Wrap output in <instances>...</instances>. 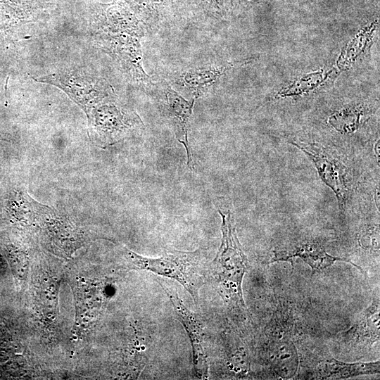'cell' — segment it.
I'll return each instance as SVG.
<instances>
[{
	"label": "cell",
	"instance_id": "obj_8",
	"mask_svg": "<svg viewBox=\"0 0 380 380\" xmlns=\"http://www.w3.org/2000/svg\"><path fill=\"white\" fill-rule=\"evenodd\" d=\"M157 280L169 298L179 320L189 337L196 375L198 379H206L208 373V364L204 341V326L201 318L200 315L186 307L176 289L170 288L159 279Z\"/></svg>",
	"mask_w": 380,
	"mask_h": 380
},
{
	"label": "cell",
	"instance_id": "obj_1",
	"mask_svg": "<svg viewBox=\"0 0 380 380\" xmlns=\"http://www.w3.org/2000/svg\"><path fill=\"white\" fill-rule=\"evenodd\" d=\"M144 25L122 7L101 13L94 24V39L108 54L132 82L148 87L153 82L143 68L141 38Z\"/></svg>",
	"mask_w": 380,
	"mask_h": 380
},
{
	"label": "cell",
	"instance_id": "obj_2",
	"mask_svg": "<svg viewBox=\"0 0 380 380\" xmlns=\"http://www.w3.org/2000/svg\"><path fill=\"white\" fill-rule=\"evenodd\" d=\"M218 212L222 217V239L217 254L210 264V278L215 281L227 303L245 312L242 282L248 269V258L238 239L231 212Z\"/></svg>",
	"mask_w": 380,
	"mask_h": 380
},
{
	"label": "cell",
	"instance_id": "obj_9",
	"mask_svg": "<svg viewBox=\"0 0 380 380\" xmlns=\"http://www.w3.org/2000/svg\"><path fill=\"white\" fill-rule=\"evenodd\" d=\"M298 258L308 264L312 272H319L331 266L337 261L349 262L364 272L362 269L347 258L329 254L325 248L313 240H304L275 251L270 262L289 261Z\"/></svg>",
	"mask_w": 380,
	"mask_h": 380
},
{
	"label": "cell",
	"instance_id": "obj_13",
	"mask_svg": "<svg viewBox=\"0 0 380 380\" xmlns=\"http://www.w3.org/2000/svg\"><path fill=\"white\" fill-rule=\"evenodd\" d=\"M379 361L353 363L334 358L321 360L315 367L313 377L317 379H343L379 373Z\"/></svg>",
	"mask_w": 380,
	"mask_h": 380
},
{
	"label": "cell",
	"instance_id": "obj_14",
	"mask_svg": "<svg viewBox=\"0 0 380 380\" xmlns=\"http://www.w3.org/2000/svg\"><path fill=\"white\" fill-rule=\"evenodd\" d=\"M6 208L14 219L25 224H32L53 213L50 207L37 202L25 191L20 189L10 195Z\"/></svg>",
	"mask_w": 380,
	"mask_h": 380
},
{
	"label": "cell",
	"instance_id": "obj_4",
	"mask_svg": "<svg viewBox=\"0 0 380 380\" xmlns=\"http://www.w3.org/2000/svg\"><path fill=\"white\" fill-rule=\"evenodd\" d=\"M87 117L90 138L103 148L144 129L140 117L134 110L116 103L113 98L96 106Z\"/></svg>",
	"mask_w": 380,
	"mask_h": 380
},
{
	"label": "cell",
	"instance_id": "obj_15",
	"mask_svg": "<svg viewBox=\"0 0 380 380\" xmlns=\"http://www.w3.org/2000/svg\"><path fill=\"white\" fill-rule=\"evenodd\" d=\"M360 112L355 108H344L329 118V123L338 132L344 134L354 132L360 125Z\"/></svg>",
	"mask_w": 380,
	"mask_h": 380
},
{
	"label": "cell",
	"instance_id": "obj_10",
	"mask_svg": "<svg viewBox=\"0 0 380 380\" xmlns=\"http://www.w3.org/2000/svg\"><path fill=\"white\" fill-rule=\"evenodd\" d=\"M244 63L240 61L189 68L179 72L175 83L180 88L189 91L193 95V99H196L206 94L230 70Z\"/></svg>",
	"mask_w": 380,
	"mask_h": 380
},
{
	"label": "cell",
	"instance_id": "obj_3",
	"mask_svg": "<svg viewBox=\"0 0 380 380\" xmlns=\"http://www.w3.org/2000/svg\"><path fill=\"white\" fill-rule=\"evenodd\" d=\"M125 258L128 270H147L179 282L191 296L195 303L198 291L210 279V264L207 251L170 250L156 258L139 255L125 248Z\"/></svg>",
	"mask_w": 380,
	"mask_h": 380
},
{
	"label": "cell",
	"instance_id": "obj_7",
	"mask_svg": "<svg viewBox=\"0 0 380 380\" xmlns=\"http://www.w3.org/2000/svg\"><path fill=\"white\" fill-rule=\"evenodd\" d=\"M290 143L312 162L322 180L336 195L340 210L344 211L350 193L348 172L345 165L327 148L316 144L293 141Z\"/></svg>",
	"mask_w": 380,
	"mask_h": 380
},
{
	"label": "cell",
	"instance_id": "obj_11",
	"mask_svg": "<svg viewBox=\"0 0 380 380\" xmlns=\"http://www.w3.org/2000/svg\"><path fill=\"white\" fill-rule=\"evenodd\" d=\"M379 298H376L357 317L353 326L341 334V341L349 348L364 349L379 341Z\"/></svg>",
	"mask_w": 380,
	"mask_h": 380
},
{
	"label": "cell",
	"instance_id": "obj_6",
	"mask_svg": "<svg viewBox=\"0 0 380 380\" xmlns=\"http://www.w3.org/2000/svg\"><path fill=\"white\" fill-rule=\"evenodd\" d=\"M147 89L153 93L162 115L172 127L177 140L185 148L187 165L192 170L194 163L189 143V130L196 99H185L166 82H153Z\"/></svg>",
	"mask_w": 380,
	"mask_h": 380
},
{
	"label": "cell",
	"instance_id": "obj_12",
	"mask_svg": "<svg viewBox=\"0 0 380 380\" xmlns=\"http://www.w3.org/2000/svg\"><path fill=\"white\" fill-rule=\"evenodd\" d=\"M37 1L0 0V41L13 40L20 28L37 19Z\"/></svg>",
	"mask_w": 380,
	"mask_h": 380
},
{
	"label": "cell",
	"instance_id": "obj_5",
	"mask_svg": "<svg viewBox=\"0 0 380 380\" xmlns=\"http://www.w3.org/2000/svg\"><path fill=\"white\" fill-rule=\"evenodd\" d=\"M32 78L63 90L86 115L96 106L115 96L112 86L106 79L78 70L61 71Z\"/></svg>",
	"mask_w": 380,
	"mask_h": 380
}]
</instances>
